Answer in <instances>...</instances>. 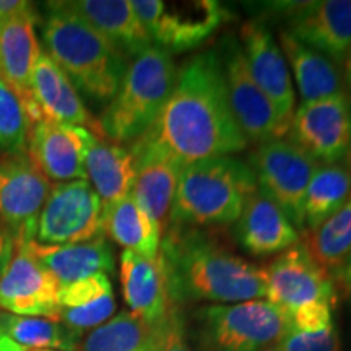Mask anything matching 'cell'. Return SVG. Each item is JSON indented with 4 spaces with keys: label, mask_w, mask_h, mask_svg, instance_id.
Wrapping results in <instances>:
<instances>
[{
    "label": "cell",
    "mask_w": 351,
    "mask_h": 351,
    "mask_svg": "<svg viewBox=\"0 0 351 351\" xmlns=\"http://www.w3.org/2000/svg\"><path fill=\"white\" fill-rule=\"evenodd\" d=\"M51 181L25 152L0 158V223L16 244L36 238L38 219L51 192Z\"/></svg>",
    "instance_id": "8fae6325"
},
{
    "label": "cell",
    "mask_w": 351,
    "mask_h": 351,
    "mask_svg": "<svg viewBox=\"0 0 351 351\" xmlns=\"http://www.w3.org/2000/svg\"><path fill=\"white\" fill-rule=\"evenodd\" d=\"M287 19L289 34L332 62H345L351 46V0L274 3Z\"/></svg>",
    "instance_id": "5bb4252c"
},
{
    "label": "cell",
    "mask_w": 351,
    "mask_h": 351,
    "mask_svg": "<svg viewBox=\"0 0 351 351\" xmlns=\"http://www.w3.org/2000/svg\"><path fill=\"white\" fill-rule=\"evenodd\" d=\"M38 351H56V350H38Z\"/></svg>",
    "instance_id": "60d3db41"
},
{
    "label": "cell",
    "mask_w": 351,
    "mask_h": 351,
    "mask_svg": "<svg viewBox=\"0 0 351 351\" xmlns=\"http://www.w3.org/2000/svg\"><path fill=\"white\" fill-rule=\"evenodd\" d=\"M121 285L132 314L150 326L163 322L171 300L160 254L156 258H147L132 251L122 252Z\"/></svg>",
    "instance_id": "7402d4cb"
},
{
    "label": "cell",
    "mask_w": 351,
    "mask_h": 351,
    "mask_svg": "<svg viewBox=\"0 0 351 351\" xmlns=\"http://www.w3.org/2000/svg\"><path fill=\"white\" fill-rule=\"evenodd\" d=\"M15 251H16L15 238H13L12 232L8 231L2 223H0V278H2L3 271L7 270L8 263H10Z\"/></svg>",
    "instance_id": "74e56055"
},
{
    "label": "cell",
    "mask_w": 351,
    "mask_h": 351,
    "mask_svg": "<svg viewBox=\"0 0 351 351\" xmlns=\"http://www.w3.org/2000/svg\"><path fill=\"white\" fill-rule=\"evenodd\" d=\"M0 78H2V73H0Z\"/></svg>",
    "instance_id": "b9f144b4"
},
{
    "label": "cell",
    "mask_w": 351,
    "mask_h": 351,
    "mask_svg": "<svg viewBox=\"0 0 351 351\" xmlns=\"http://www.w3.org/2000/svg\"><path fill=\"white\" fill-rule=\"evenodd\" d=\"M194 319L200 351H271L293 327L269 300L202 306Z\"/></svg>",
    "instance_id": "8992f818"
},
{
    "label": "cell",
    "mask_w": 351,
    "mask_h": 351,
    "mask_svg": "<svg viewBox=\"0 0 351 351\" xmlns=\"http://www.w3.org/2000/svg\"><path fill=\"white\" fill-rule=\"evenodd\" d=\"M129 150L137 168L132 195L163 236L169 226L171 208L179 178L186 166L169 155L152 148L130 145Z\"/></svg>",
    "instance_id": "d6986e66"
},
{
    "label": "cell",
    "mask_w": 351,
    "mask_h": 351,
    "mask_svg": "<svg viewBox=\"0 0 351 351\" xmlns=\"http://www.w3.org/2000/svg\"><path fill=\"white\" fill-rule=\"evenodd\" d=\"M345 75H343V82L346 83V88L351 91V46L348 49V54L345 57Z\"/></svg>",
    "instance_id": "ab89813d"
},
{
    "label": "cell",
    "mask_w": 351,
    "mask_h": 351,
    "mask_svg": "<svg viewBox=\"0 0 351 351\" xmlns=\"http://www.w3.org/2000/svg\"><path fill=\"white\" fill-rule=\"evenodd\" d=\"M241 44L249 72L285 119L295 114V86L282 47L262 21H247L241 28Z\"/></svg>",
    "instance_id": "e0dca14e"
},
{
    "label": "cell",
    "mask_w": 351,
    "mask_h": 351,
    "mask_svg": "<svg viewBox=\"0 0 351 351\" xmlns=\"http://www.w3.org/2000/svg\"><path fill=\"white\" fill-rule=\"evenodd\" d=\"M351 197V158L322 163L311 178L304 195V232L322 225Z\"/></svg>",
    "instance_id": "f546056e"
},
{
    "label": "cell",
    "mask_w": 351,
    "mask_h": 351,
    "mask_svg": "<svg viewBox=\"0 0 351 351\" xmlns=\"http://www.w3.org/2000/svg\"><path fill=\"white\" fill-rule=\"evenodd\" d=\"M91 132L83 127L39 119L28 135V158L49 181L86 179L85 156Z\"/></svg>",
    "instance_id": "2e32d148"
},
{
    "label": "cell",
    "mask_w": 351,
    "mask_h": 351,
    "mask_svg": "<svg viewBox=\"0 0 351 351\" xmlns=\"http://www.w3.org/2000/svg\"><path fill=\"white\" fill-rule=\"evenodd\" d=\"M86 181L98 194L103 208L132 194L137 168L129 148L91 134L85 156Z\"/></svg>",
    "instance_id": "d4e9b609"
},
{
    "label": "cell",
    "mask_w": 351,
    "mask_h": 351,
    "mask_svg": "<svg viewBox=\"0 0 351 351\" xmlns=\"http://www.w3.org/2000/svg\"><path fill=\"white\" fill-rule=\"evenodd\" d=\"M263 269L267 276L265 300L282 307L285 313L291 314L315 302L335 304L337 289L332 274L311 256L301 241L278 254Z\"/></svg>",
    "instance_id": "4fadbf2b"
},
{
    "label": "cell",
    "mask_w": 351,
    "mask_h": 351,
    "mask_svg": "<svg viewBox=\"0 0 351 351\" xmlns=\"http://www.w3.org/2000/svg\"><path fill=\"white\" fill-rule=\"evenodd\" d=\"M340 348L335 326L320 332H301L291 327L271 351H340Z\"/></svg>",
    "instance_id": "836d02e7"
},
{
    "label": "cell",
    "mask_w": 351,
    "mask_h": 351,
    "mask_svg": "<svg viewBox=\"0 0 351 351\" xmlns=\"http://www.w3.org/2000/svg\"><path fill=\"white\" fill-rule=\"evenodd\" d=\"M46 7V52L77 90L95 103H109L119 90L129 59L64 2H47Z\"/></svg>",
    "instance_id": "3957f363"
},
{
    "label": "cell",
    "mask_w": 351,
    "mask_h": 351,
    "mask_svg": "<svg viewBox=\"0 0 351 351\" xmlns=\"http://www.w3.org/2000/svg\"><path fill=\"white\" fill-rule=\"evenodd\" d=\"M251 165L239 158L213 156L182 169L169 225L213 228L234 225L257 191Z\"/></svg>",
    "instance_id": "277c9868"
},
{
    "label": "cell",
    "mask_w": 351,
    "mask_h": 351,
    "mask_svg": "<svg viewBox=\"0 0 351 351\" xmlns=\"http://www.w3.org/2000/svg\"><path fill=\"white\" fill-rule=\"evenodd\" d=\"M32 98L41 119L83 127L103 137L99 122L91 116L77 88L46 51H41L33 69Z\"/></svg>",
    "instance_id": "ac0fdd59"
},
{
    "label": "cell",
    "mask_w": 351,
    "mask_h": 351,
    "mask_svg": "<svg viewBox=\"0 0 351 351\" xmlns=\"http://www.w3.org/2000/svg\"><path fill=\"white\" fill-rule=\"evenodd\" d=\"M223 62L228 99L245 140L262 145L288 135L289 122L285 119L249 72L243 47L230 43Z\"/></svg>",
    "instance_id": "7c38bea8"
},
{
    "label": "cell",
    "mask_w": 351,
    "mask_h": 351,
    "mask_svg": "<svg viewBox=\"0 0 351 351\" xmlns=\"http://www.w3.org/2000/svg\"><path fill=\"white\" fill-rule=\"evenodd\" d=\"M332 304L327 302H315L301 307L289 314L291 319V326L301 332H320L333 326L332 317Z\"/></svg>",
    "instance_id": "e575fe53"
},
{
    "label": "cell",
    "mask_w": 351,
    "mask_h": 351,
    "mask_svg": "<svg viewBox=\"0 0 351 351\" xmlns=\"http://www.w3.org/2000/svg\"><path fill=\"white\" fill-rule=\"evenodd\" d=\"M36 10L20 15L0 28V73L2 80L21 96L28 106L32 121L41 119V114L32 98V75L41 54L36 36Z\"/></svg>",
    "instance_id": "44dd1931"
},
{
    "label": "cell",
    "mask_w": 351,
    "mask_h": 351,
    "mask_svg": "<svg viewBox=\"0 0 351 351\" xmlns=\"http://www.w3.org/2000/svg\"><path fill=\"white\" fill-rule=\"evenodd\" d=\"M173 56L152 46L134 57L122 83L98 119L101 134L111 142L134 143L153 125L176 83Z\"/></svg>",
    "instance_id": "5b68a950"
},
{
    "label": "cell",
    "mask_w": 351,
    "mask_h": 351,
    "mask_svg": "<svg viewBox=\"0 0 351 351\" xmlns=\"http://www.w3.org/2000/svg\"><path fill=\"white\" fill-rule=\"evenodd\" d=\"M166 319V317H165ZM163 322L150 326L130 311H121L90 332L83 351H160Z\"/></svg>",
    "instance_id": "4dcf8cb0"
},
{
    "label": "cell",
    "mask_w": 351,
    "mask_h": 351,
    "mask_svg": "<svg viewBox=\"0 0 351 351\" xmlns=\"http://www.w3.org/2000/svg\"><path fill=\"white\" fill-rule=\"evenodd\" d=\"M160 351H192L186 340V324L179 306L171 304L161 328Z\"/></svg>",
    "instance_id": "d590c367"
},
{
    "label": "cell",
    "mask_w": 351,
    "mask_h": 351,
    "mask_svg": "<svg viewBox=\"0 0 351 351\" xmlns=\"http://www.w3.org/2000/svg\"><path fill=\"white\" fill-rule=\"evenodd\" d=\"M60 285L34 256L29 243L16 244L7 270L0 278V309L23 317L57 320Z\"/></svg>",
    "instance_id": "9a60e30c"
},
{
    "label": "cell",
    "mask_w": 351,
    "mask_h": 351,
    "mask_svg": "<svg viewBox=\"0 0 351 351\" xmlns=\"http://www.w3.org/2000/svg\"><path fill=\"white\" fill-rule=\"evenodd\" d=\"M280 47L291 69L289 73L295 77L302 104L345 93L340 67L328 57L298 41L287 29L280 33Z\"/></svg>",
    "instance_id": "4316f807"
},
{
    "label": "cell",
    "mask_w": 351,
    "mask_h": 351,
    "mask_svg": "<svg viewBox=\"0 0 351 351\" xmlns=\"http://www.w3.org/2000/svg\"><path fill=\"white\" fill-rule=\"evenodd\" d=\"M160 258L171 304H232L267 298L265 269L241 257L212 231L169 225Z\"/></svg>",
    "instance_id": "7a4b0ae2"
},
{
    "label": "cell",
    "mask_w": 351,
    "mask_h": 351,
    "mask_svg": "<svg viewBox=\"0 0 351 351\" xmlns=\"http://www.w3.org/2000/svg\"><path fill=\"white\" fill-rule=\"evenodd\" d=\"M104 236L103 205L86 179L57 182L38 219L34 241L44 245H65Z\"/></svg>",
    "instance_id": "9c48e42d"
},
{
    "label": "cell",
    "mask_w": 351,
    "mask_h": 351,
    "mask_svg": "<svg viewBox=\"0 0 351 351\" xmlns=\"http://www.w3.org/2000/svg\"><path fill=\"white\" fill-rule=\"evenodd\" d=\"M335 275H337V278L341 280V282H343L346 287L351 289V257L345 262V265L341 267V269L337 271Z\"/></svg>",
    "instance_id": "f35d334b"
},
{
    "label": "cell",
    "mask_w": 351,
    "mask_h": 351,
    "mask_svg": "<svg viewBox=\"0 0 351 351\" xmlns=\"http://www.w3.org/2000/svg\"><path fill=\"white\" fill-rule=\"evenodd\" d=\"M247 143L232 116L221 59L215 51H205L178 69L160 116L130 145L161 152L187 166L234 155Z\"/></svg>",
    "instance_id": "6da1fadb"
},
{
    "label": "cell",
    "mask_w": 351,
    "mask_h": 351,
    "mask_svg": "<svg viewBox=\"0 0 351 351\" xmlns=\"http://www.w3.org/2000/svg\"><path fill=\"white\" fill-rule=\"evenodd\" d=\"M130 3L153 46L169 54L199 47L228 19V10L217 0H130Z\"/></svg>",
    "instance_id": "52a82bcc"
},
{
    "label": "cell",
    "mask_w": 351,
    "mask_h": 351,
    "mask_svg": "<svg viewBox=\"0 0 351 351\" xmlns=\"http://www.w3.org/2000/svg\"><path fill=\"white\" fill-rule=\"evenodd\" d=\"M289 140L322 163L351 158V96L340 93L301 104L289 122Z\"/></svg>",
    "instance_id": "30bf717a"
},
{
    "label": "cell",
    "mask_w": 351,
    "mask_h": 351,
    "mask_svg": "<svg viewBox=\"0 0 351 351\" xmlns=\"http://www.w3.org/2000/svg\"><path fill=\"white\" fill-rule=\"evenodd\" d=\"M103 232L122 245L124 251L137 252L147 258H156L160 254L161 232L132 194L103 208Z\"/></svg>",
    "instance_id": "f1b7e54d"
},
{
    "label": "cell",
    "mask_w": 351,
    "mask_h": 351,
    "mask_svg": "<svg viewBox=\"0 0 351 351\" xmlns=\"http://www.w3.org/2000/svg\"><path fill=\"white\" fill-rule=\"evenodd\" d=\"M234 236L244 251L257 257L282 254L301 239L283 210L258 189L234 223Z\"/></svg>",
    "instance_id": "ffe728a7"
},
{
    "label": "cell",
    "mask_w": 351,
    "mask_h": 351,
    "mask_svg": "<svg viewBox=\"0 0 351 351\" xmlns=\"http://www.w3.org/2000/svg\"><path fill=\"white\" fill-rule=\"evenodd\" d=\"M302 243L324 269L337 274L351 257V197L322 225L306 231Z\"/></svg>",
    "instance_id": "1f68e13d"
},
{
    "label": "cell",
    "mask_w": 351,
    "mask_h": 351,
    "mask_svg": "<svg viewBox=\"0 0 351 351\" xmlns=\"http://www.w3.org/2000/svg\"><path fill=\"white\" fill-rule=\"evenodd\" d=\"M32 124L25 101L0 78V150L25 152Z\"/></svg>",
    "instance_id": "d6a6232c"
},
{
    "label": "cell",
    "mask_w": 351,
    "mask_h": 351,
    "mask_svg": "<svg viewBox=\"0 0 351 351\" xmlns=\"http://www.w3.org/2000/svg\"><path fill=\"white\" fill-rule=\"evenodd\" d=\"M319 165L289 138L258 145L251 158L258 191L274 200L301 232H304L306 189Z\"/></svg>",
    "instance_id": "ba28073f"
},
{
    "label": "cell",
    "mask_w": 351,
    "mask_h": 351,
    "mask_svg": "<svg viewBox=\"0 0 351 351\" xmlns=\"http://www.w3.org/2000/svg\"><path fill=\"white\" fill-rule=\"evenodd\" d=\"M29 247L60 287L98 274L109 276L116 263L106 236L65 245H44L32 241Z\"/></svg>",
    "instance_id": "484cf974"
},
{
    "label": "cell",
    "mask_w": 351,
    "mask_h": 351,
    "mask_svg": "<svg viewBox=\"0 0 351 351\" xmlns=\"http://www.w3.org/2000/svg\"><path fill=\"white\" fill-rule=\"evenodd\" d=\"M57 322L78 337L103 326L116 311L111 280L104 274L62 285L57 293Z\"/></svg>",
    "instance_id": "cb8c5ba5"
},
{
    "label": "cell",
    "mask_w": 351,
    "mask_h": 351,
    "mask_svg": "<svg viewBox=\"0 0 351 351\" xmlns=\"http://www.w3.org/2000/svg\"><path fill=\"white\" fill-rule=\"evenodd\" d=\"M78 339L57 320L0 314V351H77Z\"/></svg>",
    "instance_id": "83f0119b"
},
{
    "label": "cell",
    "mask_w": 351,
    "mask_h": 351,
    "mask_svg": "<svg viewBox=\"0 0 351 351\" xmlns=\"http://www.w3.org/2000/svg\"><path fill=\"white\" fill-rule=\"evenodd\" d=\"M70 10L103 34L127 59L153 46L130 0H67Z\"/></svg>",
    "instance_id": "603a6c76"
},
{
    "label": "cell",
    "mask_w": 351,
    "mask_h": 351,
    "mask_svg": "<svg viewBox=\"0 0 351 351\" xmlns=\"http://www.w3.org/2000/svg\"><path fill=\"white\" fill-rule=\"evenodd\" d=\"M36 10L32 2L25 0H0V28L8 21L20 15H26Z\"/></svg>",
    "instance_id": "8d00e7d4"
}]
</instances>
